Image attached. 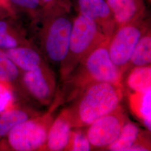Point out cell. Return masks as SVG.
Returning <instances> with one entry per match:
<instances>
[{"mask_svg":"<svg viewBox=\"0 0 151 151\" xmlns=\"http://www.w3.org/2000/svg\"><path fill=\"white\" fill-rule=\"evenodd\" d=\"M122 97V86L94 82L83 87L68 108L73 128L87 127L95 120L111 113L120 106Z\"/></svg>","mask_w":151,"mask_h":151,"instance_id":"1","label":"cell"},{"mask_svg":"<svg viewBox=\"0 0 151 151\" xmlns=\"http://www.w3.org/2000/svg\"><path fill=\"white\" fill-rule=\"evenodd\" d=\"M109 38L103 42L87 54L63 81L73 86L70 97L88 85L94 82H106L123 86L122 71L115 65L108 50Z\"/></svg>","mask_w":151,"mask_h":151,"instance_id":"2","label":"cell"},{"mask_svg":"<svg viewBox=\"0 0 151 151\" xmlns=\"http://www.w3.org/2000/svg\"><path fill=\"white\" fill-rule=\"evenodd\" d=\"M107 37L91 18L80 14L72 22L68 53L60 66L62 80L74 70L87 55Z\"/></svg>","mask_w":151,"mask_h":151,"instance_id":"3","label":"cell"},{"mask_svg":"<svg viewBox=\"0 0 151 151\" xmlns=\"http://www.w3.org/2000/svg\"><path fill=\"white\" fill-rule=\"evenodd\" d=\"M52 122L51 116L47 114L18 124L7 135L9 145L17 151H37L43 148Z\"/></svg>","mask_w":151,"mask_h":151,"instance_id":"4","label":"cell"},{"mask_svg":"<svg viewBox=\"0 0 151 151\" xmlns=\"http://www.w3.org/2000/svg\"><path fill=\"white\" fill-rule=\"evenodd\" d=\"M147 30L139 20L116 28L109 38L108 50L110 57L123 75L137 44Z\"/></svg>","mask_w":151,"mask_h":151,"instance_id":"5","label":"cell"},{"mask_svg":"<svg viewBox=\"0 0 151 151\" xmlns=\"http://www.w3.org/2000/svg\"><path fill=\"white\" fill-rule=\"evenodd\" d=\"M73 22L65 15H59L49 23L43 38L44 51L47 59L59 65L68 53Z\"/></svg>","mask_w":151,"mask_h":151,"instance_id":"6","label":"cell"},{"mask_svg":"<svg viewBox=\"0 0 151 151\" xmlns=\"http://www.w3.org/2000/svg\"><path fill=\"white\" fill-rule=\"evenodd\" d=\"M127 119L120 106L110 113L93 121L86 134L92 147L106 148L117 139Z\"/></svg>","mask_w":151,"mask_h":151,"instance_id":"7","label":"cell"},{"mask_svg":"<svg viewBox=\"0 0 151 151\" xmlns=\"http://www.w3.org/2000/svg\"><path fill=\"white\" fill-rule=\"evenodd\" d=\"M22 83L27 91L38 102L48 105L54 97L56 82L53 72L45 65L25 72Z\"/></svg>","mask_w":151,"mask_h":151,"instance_id":"8","label":"cell"},{"mask_svg":"<svg viewBox=\"0 0 151 151\" xmlns=\"http://www.w3.org/2000/svg\"><path fill=\"white\" fill-rule=\"evenodd\" d=\"M73 128L70 111L63 109L49 128L45 147L49 151L67 150Z\"/></svg>","mask_w":151,"mask_h":151,"instance_id":"9","label":"cell"},{"mask_svg":"<svg viewBox=\"0 0 151 151\" xmlns=\"http://www.w3.org/2000/svg\"><path fill=\"white\" fill-rule=\"evenodd\" d=\"M80 14L96 22L104 34L110 37L116 27L106 0H78Z\"/></svg>","mask_w":151,"mask_h":151,"instance_id":"10","label":"cell"},{"mask_svg":"<svg viewBox=\"0 0 151 151\" xmlns=\"http://www.w3.org/2000/svg\"><path fill=\"white\" fill-rule=\"evenodd\" d=\"M116 27L140 20L145 11L142 0H106Z\"/></svg>","mask_w":151,"mask_h":151,"instance_id":"11","label":"cell"},{"mask_svg":"<svg viewBox=\"0 0 151 151\" xmlns=\"http://www.w3.org/2000/svg\"><path fill=\"white\" fill-rule=\"evenodd\" d=\"M5 53L16 67L24 72L34 70L43 65L40 54L30 47L17 46L7 50Z\"/></svg>","mask_w":151,"mask_h":151,"instance_id":"12","label":"cell"},{"mask_svg":"<svg viewBox=\"0 0 151 151\" xmlns=\"http://www.w3.org/2000/svg\"><path fill=\"white\" fill-rule=\"evenodd\" d=\"M128 70L125 84L131 93H141L151 89V65L134 67Z\"/></svg>","mask_w":151,"mask_h":151,"instance_id":"13","label":"cell"},{"mask_svg":"<svg viewBox=\"0 0 151 151\" xmlns=\"http://www.w3.org/2000/svg\"><path fill=\"white\" fill-rule=\"evenodd\" d=\"M132 109L148 130L151 128V88L141 93H131Z\"/></svg>","mask_w":151,"mask_h":151,"instance_id":"14","label":"cell"},{"mask_svg":"<svg viewBox=\"0 0 151 151\" xmlns=\"http://www.w3.org/2000/svg\"><path fill=\"white\" fill-rule=\"evenodd\" d=\"M142 137L139 128L127 120L117 139L106 149L111 151H129L130 148Z\"/></svg>","mask_w":151,"mask_h":151,"instance_id":"15","label":"cell"},{"mask_svg":"<svg viewBox=\"0 0 151 151\" xmlns=\"http://www.w3.org/2000/svg\"><path fill=\"white\" fill-rule=\"evenodd\" d=\"M151 32L148 29L137 44L125 72L132 67L151 65Z\"/></svg>","mask_w":151,"mask_h":151,"instance_id":"16","label":"cell"},{"mask_svg":"<svg viewBox=\"0 0 151 151\" xmlns=\"http://www.w3.org/2000/svg\"><path fill=\"white\" fill-rule=\"evenodd\" d=\"M30 118V113L19 109H10L0 114V137L7 135L16 125Z\"/></svg>","mask_w":151,"mask_h":151,"instance_id":"17","label":"cell"},{"mask_svg":"<svg viewBox=\"0 0 151 151\" xmlns=\"http://www.w3.org/2000/svg\"><path fill=\"white\" fill-rule=\"evenodd\" d=\"M19 70L12 61L4 52L0 50V82L9 83L15 80Z\"/></svg>","mask_w":151,"mask_h":151,"instance_id":"18","label":"cell"},{"mask_svg":"<svg viewBox=\"0 0 151 151\" xmlns=\"http://www.w3.org/2000/svg\"><path fill=\"white\" fill-rule=\"evenodd\" d=\"M92 148L86 132L82 130L81 127L73 128L67 151H88Z\"/></svg>","mask_w":151,"mask_h":151,"instance_id":"19","label":"cell"},{"mask_svg":"<svg viewBox=\"0 0 151 151\" xmlns=\"http://www.w3.org/2000/svg\"><path fill=\"white\" fill-rule=\"evenodd\" d=\"M7 24L4 21H0V48L10 49L17 46L16 38L8 32Z\"/></svg>","mask_w":151,"mask_h":151,"instance_id":"20","label":"cell"},{"mask_svg":"<svg viewBox=\"0 0 151 151\" xmlns=\"http://www.w3.org/2000/svg\"><path fill=\"white\" fill-rule=\"evenodd\" d=\"M14 102L12 92L6 83L0 82V114L10 109Z\"/></svg>","mask_w":151,"mask_h":151,"instance_id":"21","label":"cell"},{"mask_svg":"<svg viewBox=\"0 0 151 151\" xmlns=\"http://www.w3.org/2000/svg\"><path fill=\"white\" fill-rule=\"evenodd\" d=\"M13 4L27 9H35L40 5V0H10Z\"/></svg>","mask_w":151,"mask_h":151,"instance_id":"22","label":"cell"},{"mask_svg":"<svg viewBox=\"0 0 151 151\" xmlns=\"http://www.w3.org/2000/svg\"><path fill=\"white\" fill-rule=\"evenodd\" d=\"M42 1H43L44 2H50L53 0H42Z\"/></svg>","mask_w":151,"mask_h":151,"instance_id":"23","label":"cell"}]
</instances>
